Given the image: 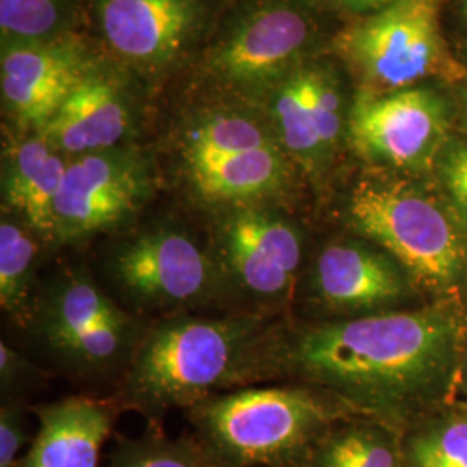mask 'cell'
<instances>
[{"label":"cell","mask_w":467,"mask_h":467,"mask_svg":"<svg viewBox=\"0 0 467 467\" xmlns=\"http://www.w3.org/2000/svg\"><path fill=\"white\" fill-rule=\"evenodd\" d=\"M449 318L430 312L378 314L301 334L289 360L318 383L368 400L422 383L451 348Z\"/></svg>","instance_id":"6da1fadb"},{"label":"cell","mask_w":467,"mask_h":467,"mask_svg":"<svg viewBox=\"0 0 467 467\" xmlns=\"http://www.w3.org/2000/svg\"><path fill=\"white\" fill-rule=\"evenodd\" d=\"M258 318H175L152 329L135 353L123 397L140 410L196 407L241 381L264 358Z\"/></svg>","instance_id":"7a4b0ae2"},{"label":"cell","mask_w":467,"mask_h":467,"mask_svg":"<svg viewBox=\"0 0 467 467\" xmlns=\"http://www.w3.org/2000/svg\"><path fill=\"white\" fill-rule=\"evenodd\" d=\"M334 418L301 388H251L192 407L201 441L222 467H291Z\"/></svg>","instance_id":"3957f363"},{"label":"cell","mask_w":467,"mask_h":467,"mask_svg":"<svg viewBox=\"0 0 467 467\" xmlns=\"http://www.w3.org/2000/svg\"><path fill=\"white\" fill-rule=\"evenodd\" d=\"M443 0H395L337 36L339 56L368 92L410 88L420 80L462 77L441 34Z\"/></svg>","instance_id":"277c9868"},{"label":"cell","mask_w":467,"mask_h":467,"mask_svg":"<svg viewBox=\"0 0 467 467\" xmlns=\"http://www.w3.org/2000/svg\"><path fill=\"white\" fill-rule=\"evenodd\" d=\"M355 231L378 243L416 279L431 287L451 284L462 267V243L431 198L400 181H362L351 191Z\"/></svg>","instance_id":"5b68a950"},{"label":"cell","mask_w":467,"mask_h":467,"mask_svg":"<svg viewBox=\"0 0 467 467\" xmlns=\"http://www.w3.org/2000/svg\"><path fill=\"white\" fill-rule=\"evenodd\" d=\"M148 161L132 150H99L77 156L54 208L52 237L73 243L119 227L150 196Z\"/></svg>","instance_id":"8992f818"},{"label":"cell","mask_w":467,"mask_h":467,"mask_svg":"<svg viewBox=\"0 0 467 467\" xmlns=\"http://www.w3.org/2000/svg\"><path fill=\"white\" fill-rule=\"evenodd\" d=\"M447 134L445 108L433 90H364L351 108L348 139L358 156L389 167H422Z\"/></svg>","instance_id":"52a82bcc"},{"label":"cell","mask_w":467,"mask_h":467,"mask_svg":"<svg viewBox=\"0 0 467 467\" xmlns=\"http://www.w3.org/2000/svg\"><path fill=\"white\" fill-rule=\"evenodd\" d=\"M111 268L129 295L156 305L201 300L218 279L217 264L192 237L173 229L137 235L115 253Z\"/></svg>","instance_id":"ba28073f"},{"label":"cell","mask_w":467,"mask_h":467,"mask_svg":"<svg viewBox=\"0 0 467 467\" xmlns=\"http://www.w3.org/2000/svg\"><path fill=\"white\" fill-rule=\"evenodd\" d=\"M92 71L85 50L65 36L2 49V96L21 123L40 132Z\"/></svg>","instance_id":"9c48e42d"},{"label":"cell","mask_w":467,"mask_h":467,"mask_svg":"<svg viewBox=\"0 0 467 467\" xmlns=\"http://www.w3.org/2000/svg\"><path fill=\"white\" fill-rule=\"evenodd\" d=\"M222 265L241 287L260 298H281L301 264L298 231L262 208L243 206L222 225Z\"/></svg>","instance_id":"30bf717a"},{"label":"cell","mask_w":467,"mask_h":467,"mask_svg":"<svg viewBox=\"0 0 467 467\" xmlns=\"http://www.w3.org/2000/svg\"><path fill=\"white\" fill-rule=\"evenodd\" d=\"M100 26L127 59L163 63L184 46L198 17L196 0H100Z\"/></svg>","instance_id":"8fae6325"},{"label":"cell","mask_w":467,"mask_h":467,"mask_svg":"<svg viewBox=\"0 0 467 467\" xmlns=\"http://www.w3.org/2000/svg\"><path fill=\"white\" fill-rule=\"evenodd\" d=\"M35 412L38 431L19 467H99L102 445L117 418L111 403L71 397Z\"/></svg>","instance_id":"7c38bea8"},{"label":"cell","mask_w":467,"mask_h":467,"mask_svg":"<svg viewBox=\"0 0 467 467\" xmlns=\"http://www.w3.org/2000/svg\"><path fill=\"white\" fill-rule=\"evenodd\" d=\"M129 123L117 82L92 69L38 134L59 152L82 156L118 148Z\"/></svg>","instance_id":"4fadbf2b"},{"label":"cell","mask_w":467,"mask_h":467,"mask_svg":"<svg viewBox=\"0 0 467 467\" xmlns=\"http://www.w3.org/2000/svg\"><path fill=\"white\" fill-rule=\"evenodd\" d=\"M308 25L298 11L268 7L251 15L215 57V67L239 82L277 77L305 47Z\"/></svg>","instance_id":"5bb4252c"},{"label":"cell","mask_w":467,"mask_h":467,"mask_svg":"<svg viewBox=\"0 0 467 467\" xmlns=\"http://www.w3.org/2000/svg\"><path fill=\"white\" fill-rule=\"evenodd\" d=\"M320 298L341 310H368L400 298V275L393 264L362 244H331L316 267Z\"/></svg>","instance_id":"9a60e30c"},{"label":"cell","mask_w":467,"mask_h":467,"mask_svg":"<svg viewBox=\"0 0 467 467\" xmlns=\"http://www.w3.org/2000/svg\"><path fill=\"white\" fill-rule=\"evenodd\" d=\"M61 154L36 134L9 150L4 167V202L30 227L50 235L56 200L67 168Z\"/></svg>","instance_id":"2e32d148"},{"label":"cell","mask_w":467,"mask_h":467,"mask_svg":"<svg viewBox=\"0 0 467 467\" xmlns=\"http://www.w3.org/2000/svg\"><path fill=\"white\" fill-rule=\"evenodd\" d=\"M189 175L202 200L248 206L279 192L287 167L277 146L246 150L191 165Z\"/></svg>","instance_id":"e0dca14e"},{"label":"cell","mask_w":467,"mask_h":467,"mask_svg":"<svg viewBox=\"0 0 467 467\" xmlns=\"http://www.w3.org/2000/svg\"><path fill=\"white\" fill-rule=\"evenodd\" d=\"M40 324L42 333L50 337L99 324L129 326L130 320L90 279L73 274L50 289Z\"/></svg>","instance_id":"ac0fdd59"},{"label":"cell","mask_w":467,"mask_h":467,"mask_svg":"<svg viewBox=\"0 0 467 467\" xmlns=\"http://www.w3.org/2000/svg\"><path fill=\"white\" fill-rule=\"evenodd\" d=\"M277 146L264 127L250 118L217 115L196 125L185 137L187 167L246 150Z\"/></svg>","instance_id":"d6986e66"},{"label":"cell","mask_w":467,"mask_h":467,"mask_svg":"<svg viewBox=\"0 0 467 467\" xmlns=\"http://www.w3.org/2000/svg\"><path fill=\"white\" fill-rule=\"evenodd\" d=\"M274 117L284 148L301 163L314 167L326 158V150L320 144L316 119L310 109L306 71L295 73L283 85L275 98Z\"/></svg>","instance_id":"ffe728a7"},{"label":"cell","mask_w":467,"mask_h":467,"mask_svg":"<svg viewBox=\"0 0 467 467\" xmlns=\"http://www.w3.org/2000/svg\"><path fill=\"white\" fill-rule=\"evenodd\" d=\"M38 248L34 237L11 220L0 223V305L5 312L23 314L34 279Z\"/></svg>","instance_id":"44dd1931"},{"label":"cell","mask_w":467,"mask_h":467,"mask_svg":"<svg viewBox=\"0 0 467 467\" xmlns=\"http://www.w3.org/2000/svg\"><path fill=\"white\" fill-rule=\"evenodd\" d=\"M111 467H222L201 440L148 434L119 443Z\"/></svg>","instance_id":"7402d4cb"},{"label":"cell","mask_w":467,"mask_h":467,"mask_svg":"<svg viewBox=\"0 0 467 467\" xmlns=\"http://www.w3.org/2000/svg\"><path fill=\"white\" fill-rule=\"evenodd\" d=\"M69 0H0L4 46L46 42L63 36Z\"/></svg>","instance_id":"603a6c76"},{"label":"cell","mask_w":467,"mask_h":467,"mask_svg":"<svg viewBox=\"0 0 467 467\" xmlns=\"http://www.w3.org/2000/svg\"><path fill=\"white\" fill-rule=\"evenodd\" d=\"M308 467H401L393 441L370 428H351L334 434Z\"/></svg>","instance_id":"cb8c5ba5"},{"label":"cell","mask_w":467,"mask_h":467,"mask_svg":"<svg viewBox=\"0 0 467 467\" xmlns=\"http://www.w3.org/2000/svg\"><path fill=\"white\" fill-rule=\"evenodd\" d=\"M129 333L130 324H99L82 331L56 334L47 337V341L65 358L84 364L87 368H102L115 360L123 350Z\"/></svg>","instance_id":"d4e9b609"},{"label":"cell","mask_w":467,"mask_h":467,"mask_svg":"<svg viewBox=\"0 0 467 467\" xmlns=\"http://www.w3.org/2000/svg\"><path fill=\"white\" fill-rule=\"evenodd\" d=\"M412 461L416 467H467V419L420 434L412 443Z\"/></svg>","instance_id":"484cf974"},{"label":"cell","mask_w":467,"mask_h":467,"mask_svg":"<svg viewBox=\"0 0 467 467\" xmlns=\"http://www.w3.org/2000/svg\"><path fill=\"white\" fill-rule=\"evenodd\" d=\"M310 109L326 154L333 150L341 132V100L333 80L322 71H306Z\"/></svg>","instance_id":"4316f807"},{"label":"cell","mask_w":467,"mask_h":467,"mask_svg":"<svg viewBox=\"0 0 467 467\" xmlns=\"http://www.w3.org/2000/svg\"><path fill=\"white\" fill-rule=\"evenodd\" d=\"M26 440V420L21 409L4 405L0 410V467H19L17 455Z\"/></svg>","instance_id":"83f0119b"},{"label":"cell","mask_w":467,"mask_h":467,"mask_svg":"<svg viewBox=\"0 0 467 467\" xmlns=\"http://www.w3.org/2000/svg\"><path fill=\"white\" fill-rule=\"evenodd\" d=\"M443 179L455 202L467 213V148H457L447 154Z\"/></svg>","instance_id":"f1b7e54d"},{"label":"cell","mask_w":467,"mask_h":467,"mask_svg":"<svg viewBox=\"0 0 467 467\" xmlns=\"http://www.w3.org/2000/svg\"><path fill=\"white\" fill-rule=\"evenodd\" d=\"M26 362L17 355L16 351L11 350L5 343H0V376H2V386H11L15 379L23 376Z\"/></svg>","instance_id":"f546056e"},{"label":"cell","mask_w":467,"mask_h":467,"mask_svg":"<svg viewBox=\"0 0 467 467\" xmlns=\"http://www.w3.org/2000/svg\"><path fill=\"white\" fill-rule=\"evenodd\" d=\"M333 2L351 11H372V9H383L395 0H333Z\"/></svg>","instance_id":"4dcf8cb0"},{"label":"cell","mask_w":467,"mask_h":467,"mask_svg":"<svg viewBox=\"0 0 467 467\" xmlns=\"http://www.w3.org/2000/svg\"><path fill=\"white\" fill-rule=\"evenodd\" d=\"M464 4H466V13H467V0H464Z\"/></svg>","instance_id":"1f68e13d"}]
</instances>
